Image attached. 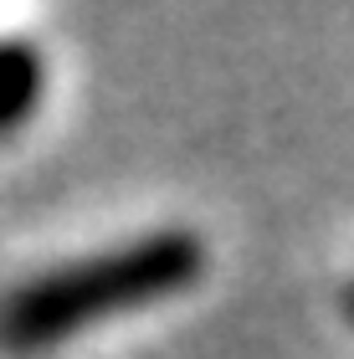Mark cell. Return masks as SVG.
Here are the masks:
<instances>
[{
  "label": "cell",
  "instance_id": "1",
  "mask_svg": "<svg viewBox=\"0 0 354 359\" xmlns=\"http://www.w3.org/2000/svg\"><path fill=\"white\" fill-rule=\"evenodd\" d=\"M200 272H205V241L180 226L134 236L98 257L62 262L0 298V349L46 354L88 334L103 318L180 298L200 283Z\"/></svg>",
  "mask_w": 354,
  "mask_h": 359
},
{
  "label": "cell",
  "instance_id": "2",
  "mask_svg": "<svg viewBox=\"0 0 354 359\" xmlns=\"http://www.w3.org/2000/svg\"><path fill=\"white\" fill-rule=\"evenodd\" d=\"M46 93V62L31 41L0 36V139L21 134Z\"/></svg>",
  "mask_w": 354,
  "mask_h": 359
},
{
  "label": "cell",
  "instance_id": "3",
  "mask_svg": "<svg viewBox=\"0 0 354 359\" xmlns=\"http://www.w3.org/2000/svg\"><path fill=\"white\" fill-rule=\"evenodd\" d=\"M349 308H354V287H349Z\"/></svg>",
  "mask_w": 354,
  "mask_h": 359
}]
</instances>
